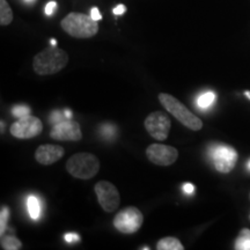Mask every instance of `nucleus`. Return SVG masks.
<instances>
[{
	"label": "nucleus",
	"mask_w": 250,
	"mask_h": 250,
	"mask_svg": "<svg viewBox=\"0 0 250 250\" xmlns=\"http://www.w3.org/2000/svg\"><path fill=\"white\" fill-rule=\"evenodd\" d=\"M68 62V55L66 51L51 45L37 54L34 57V71L40 76H51L58 73Z\"/></svg>",
	"instance_id": "obj_1"
},
{
	"label": "nucleus",
	"mask_w": 250,
	"mask_h": 250,
	"mask_svg": "<svg viewBox=\"0 0 250 250\" xmlns=\"http://www.w3.org/2000/svg\"><path fill=\"white\" fill-rule=\"evenodd\" d=\"M99 21L92 15L83 13H70L62 20L61 26L65 33L76 39H90L99 31Z\"/></svg>",
	"instance_id": "obj_2"
},
{
	"label": "nucleus",
	"mask_w": 250,
	"mask_h": 250,
	"mask_svg": "<svg viewBox=\"0 0 250 250\" xmlns=\"http://www.w3.org/2000/svg\"><path fill=\"white\" fill-rule=\"evenodd\" d=\"M159 101L166 110L176 118L181 124L192 131H199L203 127V122L198 116L192 114L183 103L167 93L159 94Z\"/></svg>",
	"instance_id": "obj_3"
},
{
	"label": "nucleus",
	"mask_w": 250,
	"mask_h": 250,
	"mask_svg": "<svg viewBox=\"0 0 250 250\" xmlns=\"http://www.w3.org/2000/svg\"><path fill=\"white\" fill-rule=\"evenodd\" d=\"M66 170L76 179L89 180L99 173L100 161L92 153H77L67 160Z\"/></svg>",
	"instance_id": "obj_4"
},
{
	"label": "nucleus",
	"mask_w": 250,
	"mask_h": 250,
	"mask_svg": "<svg viewBox=\"0 0 250 250\" xmlns=\"http://www.w3.org/2000/svg\"><path fill=\"white\" fill-rule=\"evenodd\" d=\"M208 156L215 170L219 173L227 174L234 169L237 162V152L232 146L223 143H213L208 147Z\"/></svg>",
	"instance_id": "obj_5"
},
{
	"label": "nucleus",
	"mask_w": 250,
	"mask_h": 250,
	"mask_svg": "<svg viewBox=\"0 0 250 250\" xmlns=\"http://www.w3.org/2000/svg\"><path fill=\"white\" fill-rule=\"evenodd\" d=\"M144 215L136 206H127L121 210L114 218V227L123 234H134L140 229Z\"/></svg>",
	"instance_id": "obj_6"
},
{
	"label": "nucleus",
	"mask_w": 250,
	"mask_h": 250,
	"mask_svg": "<svg viewBox=\"0 0 250 250\" xmlns=\"http://www.w3.org/2000/svg\"><path fill=\"white\" fill-rule=\"evenodd\" d=\"M99 204L108 213L116 211L121 204V196L117 188L108 181H99L94 187Z\"/></svg>",
	"instance_id": "obj_7"
},
{
	"label": "nucleus",
	"mask_w": 250,
	"mask_h": 250,
	"mask_svg": "<svg viewBox=\"0 0 250 250\" xmlns=\"http://www.w3.org/2000/svg\"><path fill=\"white\" fill-rule=\"evenodd\" d=\"M144 125H145V129L149 136L159 142H164L168 138V134H169L171 121L169 116H167L165 112L154 111L146 117Z\"/></svg>",
	"instance_id": "obj_8"
},
{
	"label": "nucleus",
	"mask_w": 250,
	"mask_h": 250,
	"mask_svg": "<svg viewBox=\"0 0 250 250\" xmlns=\"http://www.w3.org/2000/svg\"><path fill=\"white\" fill-rule=\"evenodd\" d=\"M42 122L40 118L31 116V115L19 118L11 126L12 136L19 139L34 138V137H37L42 133Z\"/></svg>",
	"instance_id": "obj_9"
},
{
	"label": "nucleus",
	"mask_w": 250,
	"mask_h": 250,
	"mask_svg": "<svg viewBox=\"0 0 250 250\" xmlns=\"http://www.w3.org/2000/svg\"><path fill=\"white\" fill-rule=\"evenodd\" d=\"M146 156L152 164L158 166H170L179 158V151L173 146L164 144H152L146 148Z\"/></svg>",
	"instance_id": "obj_10"
},
{
	"label": "nucleus",
	"mask_w": 250,
	"mask_h": 250,
	"mask_svg": "<svg viewBox=\"0 0 250 250\" xmlns=\"http://www.w3.org/2000/svg\"><path fill=\"white\" fill-rule=\"evenodd\" d=\"M50 137L58 142H79L83 139L80 125L71 120H64L57 124H54Z\"/></svg>",
	"instance_id": "obj_11"
},
{
	"label": "nucleus",
	"mask_w": 250,
	"mask_h": 250,
	"mask_svg": "<svg viewBox=\"0 0 250 250\" xmlns=\"http://www.w3.org/2000/svg\"><path fill=\"white\" fill-rule=\"evenodd\" d=\"M65 154V149L61 145H51L45 144L41 145L35 152V159L39 164L43 166L54 165L61 160Z\"/></svg>",
	"instance_id": "obj_12"
},
{
	"label": "nucleus",
	"mask_w": 250,
	"mask_h": 250,
	"mask_svg": "<svg viewBox=\"0 0 250 250\" xmlns=\"http://www.w3.org/2000/svg\"><path fill=\"white\" fill-rule=\"evenodd\" d=\"M158 250H183L184 246L181 243L179 239L174 236H166L164 239L159 240L156 243Z\"/></svg>",
	"instance_id": "obj_13"
},
{
	"label": "nucleus",
	"mask_w": 250,
	"mask_h": 250,
	"mask_svg": "<svg viewBox=\"0 0 250 250\" xmlns=\"http://www.w3.org/2000/svg\"><path fill=\"white\" fill-rule=\"evenodd\" d=\"M13 11L6 0H0V24L8 26L13 21Z\"/></svg>",
	"instance_id": "obj_14"
},
{
	"label": "nucleus",
	"mask_w": 250,
	"mask_h": 250,
	"mask_svg": "<svg viewBox=\"0 0 250 250\" xmlns=\"http://www.w3.org/2000/svg\"><path fill=\"white\" fill-rule=\"evenodd\" d=\"M236 250H250V229L245 228L236 237L235 241Z\"/></svg>",
	"instance_id": "obj_15"
},
{
	"label": "nucleus",
	"mask_w": 250,
	"mask_h": 250,
	"mask_svg": "<svg viewBox=\"0 0 250 250\" xmlns=\"http://www.w3.org/2000/svg\"><path fill=\"white\" fill-rule=\"evenodd\" d=\"M1 248L4 250H19L22 248V242L15 236H1Z\"/></svg>",
	"instance_id": "obj_16"
},
{
	"label": "nucleus",
	"mask_w": 250,
	"mask_h": 250,
	"mask_svg": "<svg viewBox=\"0 0 250 250\" xmlns=\"http://www.w3.org/2000/svg\"><path fill=\"white\" fill-rule=\"evenodd\" d=\"M27 208H28V212H29L30 218L34 219V220H37L41 215V204L39 199H37L35 196L28 197Z\"/></svg>",
	"instance_id": "obj_17"
},
{
	"label": "nucleus",
	"mask_w": 250,
	"mask_h": 250,
	"mask_svg": "<svg viewBox=\"0 0 250 250\" xmlns=\"http://www.w3.org/2000/svg\"><path fill=\"white\" fill-rule=\"evenodd\" d=\"M215 101V94L213 92H205L197 100V105L201 109H208Z\"/></svg>",
	"instance_id": "obj_18"
},
{
	"label": "nucleus",
	"mask_w": 250,
	"mask_h": 250,
	"mask_svg": "<svg viewBox=\"0 0 250 250\" xmlns=\"http://www.w3.org/2000/svg\"><path fill=\"white\" fill-rule=\"evenodd\" d=\"M9 218V210L8 208H1V212H0V235H4L6 227H7V221Z\"/></svg>",
	"instance_id": "obj_19"
},
{
	"label": "nucleus",
	"mask_w": 250,
	"mask_h": 250,
	"mask_svg": "<svg viewBox=\"0 0 250 250\" xmlns=\"http://www.w3.org/2000/svg\"><path fill=\"white\" fill-rule=\"evenodd\" d=\"M13 115L15 117L18 118H21V117H24V116H28V115H30V108L27 107V105H15L13 108Z\"/></svg>",
	"instance_id": "obj_20"
},
{
	"label": "nucleus",
	"mask_w": 250,
	"mask_h": 250,
	"mask_svg": "<svg viewBox=\"0 0 250 250\" xmlns=\"http://www.w3.org/2000/svg\"><path fill=\"white\" fill-rule=\"evenodd\" d=\"M65 118H66L65 117V115H62L61 111H54L51 114V117H50V122H51L52 124H57V123H59V122L64 121Z\"/></svg>",
	"instance_id": "obj_21"
},
{
	"label": "nucleus",
	"mask_w": 250,
	"mask_h": 250,
	"mask_svg": "<svg viewBox=\"0 0 250 250\" xmlns=\"http://www.w3.org/2000/svg\"><path fill=\"white\" fill-rule=\"evenodd\" d=\"M101 132L102 134H105V136H114L115 133V127L112 126L111 124H103V126L101 127Z\"/></svg>",
	"instance_id": "obj_22"
},
{
	"label": "nucleus",
	"mask_w": 250,
	"mask_h": 250,
	"mask_svg": "<svg viewBox=\"0 0 250 250\" xmlns=\"http://www.w3.org/2000/svg\"><path fill=\"white\" fill-rule=\"evenodd\" d=\"M56 8H57V2H56V1L48 2V4H46V6H45V9H44L45 14L46 15H52V14H54Z\"/></svg>",
	"instance_id": "obj_23"
},
{
	"label": "nucleus",
	"mask_w": 250,
	"mask_h": 250,
	"mask_svg": "<svg viewBox=\"0 0 250 250\" xmlns=\"http://www.w3.org/2000/svg\"><path fill=\"white\" fill-rule=\"evenodd\" d=\"M65 241L68 243L78 242V241H80V236L78 235V234H73V233L66 234V235H65Z\"/></svg>",
	"instance_id": "obj_24"
},
{
	"label": "nucleus",
	"mask_w": 250,
	"mask_h": 250,
	"mask_svg": "<svg viewBox=\"0 0 250 250\" xmlns=\"http://www.w3.org/2000/svg\"><path fill=\"white\" fill-rule=\"evenodd\" d=\"M90 15H92V18L94 19V20H96V21L102 20V15H101V13H100L98 7H93L92 9H90Z\"/></svg>",
	"instance_id": "obj_25"
},
{
	"label": "nucleus",
	"mask_w": 250,
	"mask_h": 250,
	"mask_svg": "<svg viewBox=\"0 0 250 250\" xmlns=\"http://www.w3.org/2000/svg\"><path fill=\"white\" fill-rule=\"evenodd\" d=\"M183 190H184V192L186 193H192L193 192V190H195V187L192 186L191 183H186V184H183Z\"/></svg>",
	"instance_id": "obj_26"
},
{
	"label": "nucleus",
	"mask_w": 250,
	"mask_h": 250,
	"mask_svg": "<svg viewBox=\"0 0 250 250\" xmlns=\"http://www.w3.org/2000/svg\"><path fill=\"white\" fill-rule=\"evenodd\" d=\"M124 12H126V7H125V6L122 5V4L118 5L117 7L114 9V13L116 15H122L124 13Z\"/></svg>",
	"instance_id": "obj_27"
},
{
	"label": "nucleus",
	"mask_w": 250,
	"mask_h": 250,
	"mask_svg": "<svg viewBox=\"0 0 250 250\" xmlns=\"http://www.w3.org/2000/svg\"><path fill=\"white\" fill-rule=\"evenodd\" d=\"M64 115H65V117L67 118V120H71V117H72V111H71V110H65V111H64Z\"/></svg>",
	"instance_id": "obj_28"
},
{
	"label": "nucleus",
	"mask_w": 250,
	"mask_h": 250,
	"mask_svg": "<svg viewBox=\"0 0 250 250\" xmlns=\"http://www.w3.org/2000/svg\"><path fill=\"white\" fill-rule=\"evenodd\" d=\"M56 44H57V42H56V40H51V45L56 46Z\"/></svg>",
	"instance_id": "obj_29"
},
{
	"label": "nucleus",
	"mask_w": 250,
	"mask_h": 250,
	"mask_svg": "<svg viewBox=\"0 0 250 250\" xmlns=\"http://www.w3.org/2000/svg\"><path fill=\"white\" fill-rule=\"evenodd\" d=\"M4 126H5V125H4V122L1 121V133L4 132Z\"/></svg>",
	"instance_id": "obj_30"
},
{
	"label": "nucleus",
	"mask_w": 250,
	"mask_h": 250,
	"mask_svg": "<svg viewBox=\"0 0 250 250\" xmlns=\"http://www.w3.org/2000/svg\"><path fill=\"white\" fill-rule=\"evenodd\" d=\"M245 94H246V95H247V96H248V99L250 100V92H246Z\"/></svg>",
	"instance_id": "obj_31"
},
{
	"label": "nucleus",
	"mask_w": 250,
	"mask_h": 250,
	"mask_svg": "<svg viewBox=\"0 0 250 250\" xmlns=\"http://www.w3.org/2000/svg\"><path fill=\"white\" fill-rule=\"evenodd\" d=\"M247 168H248V169L250 170V160L248 161V165H247Z\"/></svg>",
	"instance_id": "obj_32"
},
{
	"label": "nucleus",
	"mask_w": 250,
	"mask_h": 250,
	"mask_svg": "<svg viewBox=\"0 0 250 250\" xmlns=\"http://www.w3.org/2000/svg\"><path fill=\"white\" fill-rule=\"evenodd\" d=\"M24 1H27V2H30V1H33V0H24Z\"/></svg>",
	"instance_id": "obj_33"
},
{
	"label": "nucleus",
	"mask_w": 250,
	"mask_h": 250,
	"mask_svg": "<svg viewBox=\"0 0 250 250\" xmlns=\"http://www.w3.org/2000/svg\"><path fill=\"white\" fill-rule=\"evenodd\" d=\"M249 197H250V195H249Z\"/></svg>",
	"instance_id": "obj_34"
}]
</instances>
